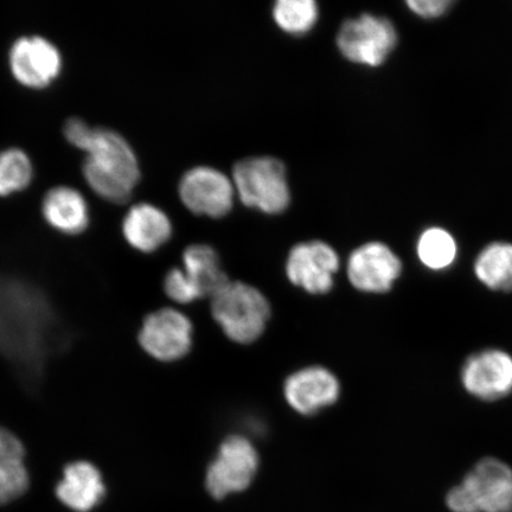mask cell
Returning <instances> with one entry per match:
<instances>
[{
	"mask_svg": "<svg viewBox=\"0 0 512 512\" xmlns=\"http://www.w3.org/2000/svg\"><path fill=\"white\" fill-rule=\"evenodd\" d=\"M82 174L102 200L124 204L140 182L142 170L133 147L120 133L106 127H93L85 146Z\"/></svg>",
	"mask_w": 512,
	"mask_h": 512,
	"instance_id": "cell-1",
	"label": "cell"
},
{
	"mask_svg": "<svg viewBox=\"0 0 512 512\" xmlns=\"http://www.w3.org/2000/svg\"><path fill=\"white\" fill-rule=\"evenodd\" d=\"M211 313L230 341L246 345L264 335L272 310L258 288L241 281H229L211 298Z\"/></svg>",
	"mask_w": 512,
	"mask_h": 512,
	"instance_id": "cell-2",
	"label": "cell"
},
{
	"mask_svg": "<svg viewBox=\"0 0 512 512\" xmlns=\"http://www.w3.org/2000/svg\"><path fill=\"white\" fill-rule=\"evenodd\" d=\"M233 183L243 206L268 215H278L290 206L283 162L273 157H252L240 160L233 169Z\"/></svg>",
	"mask_w": 512,
	"mask_h": 512,
	"instance_id": "cell-3",
	"label": "cell"
},
{
	"mask_svg": "<svg viewBox=\"0 0 512 512\" xmlns=\"http://www.w3.org/2000/svg\"><path fill=\"white\" fill-rule=\"evenodd\" d=\"M398 40V32L389 19L364 14L343 23L337 47L352 63L380 67L398 46Z\"/></svg>",
	"mask_w": 512,
	"mask_h": 512,
	"instance_id": "cell-4",
	"label": "cell"
},
{
	"mask_svg": "<svg viewBox=\"0 0 512 512\" xmlns=\"http://www.w3.org/2000/svg\"><path fill=\"white\" fill-rule=\"evenodd\" d=\"M259 464V453L251 440L242 435L227 438L208 467L206 486L210 496L221 501L246 491L258 473Z\"/></svg>",
	"mask_w": 512,
	"mask_h": 512,
	"instance_id": "cell-5",
	"label": "cell"
},
{
	"mask_svg": "<svg viewBox=\"0 0 512 512\" xmlns=\"http://www.w3.org/2000/svg\"><path fill=\"white\" fill-rule=\"evenodd\" d=\"M233 179L210 166H196L185 172L178 194L185 208L195 215L221 219L234 206Z\"/></svg>",
	"mask_w": 512,
	"mask_h": 512,
	"instance_id": "cell-6",
	"label": "cell"
},
{
	"mask_svg": "<svg viewBox=\"0 0 512 512\" xmlns=\"http://www.w3.org/2000/svg\"><path fill=\"white\" fill-rule=\"evenodd\" d=\"M12 76L22 86L47 88L59 78L63 59L59 48L46 37L22 36L12 43L9 51Z\"/></svg>",
	"mask_w": 512,
	"mask_h": 512,
	"instance_id": "cell-7",
	"label": "cell"
},
{
	"mask_svg": "<svg viewBox=\"0 0 512 512\" xmlns=\"http://www.w3.org/2000/svg\"><path fill=\"white\" fill-rule=\"evenodd\" d=\"M339 265V256L328 243L303 242L294 246L288 254L286 275L292 285L306 293L323 296L334 287Z\"/></svg>",
	"mask_w": 512,
	"mask_h": 512,
	"instance_id": "cell-8",
	"label": "cell"
},
{
	"mask_svg": "<svg viewBox=\"0 0 512 512\" xmlns=\"http://www.w3.org/2000/svg\"><path fill=\"white\" fill-rule=\"evenodd\" d=\"M401 272L399 256L382 242H368L358 247L350 254L347 265L350 284L363 293L389 292Z\"/></svg>",
	"mask_w": 512,
	"mask_h": 512,
	"instance_id": "cell-9",
	"label": "cell"
},
{
	"mask_svg": "<svg viewBox=\"0 0 512 512\" xmlns=\"http://www.w3.org/2000/svg\"><path fill=\"white\" fill-rule=\"evenodd\" d=\"M190 319L175 309H163L151 313L140 331L139 342L152 357L159 361L181 360L192 344Z\"/></svg>",
	"mask_w": 512,
	"mask_h": 512,
	"instance_id": "cell-10",
	"label": "cell"
},
{
	"mask_svg": "<svg viewBox=\"0 0 512 512\" xmlns=\"http://www.w3.org/2000/svg\"><path fill=\"white\" fill-rule=\"evenodd\" d=\"M460 379L476 399L501 400L512 392V356L499 349L479 351L467 358Z\"/></svg>",
	"mask_w": 512,
	"mask_h": 512,
	"instance_id": "cell-11",
	"label": "cell"
},
{
	"mask_svg": "<svg viewBox=\"0 0 512 512\" xmlns=\"http://www.w3.org/2000/svg\"><path fill=\"white\" fill-rule=\"evenodd\" d=\"M460 485L477 512H512V469L502 460H479Z\"/></svg>",
	"mask_w": 512,
	"mask_h": 512,
	"instance_id": "cell-12",
	"label": "cell"
},
{
	"mask_svg": "<svg viewBox=\"0 0 512 512\" xmlns=\"http://www.w3.org/2000/svg\"><path fill=\"white\" fill-rule=\"evenodd\" d=\"M287 405L300 415H313L334 405L341 396V383L329 369L319 366L300 369L284 384Z\"/></svg>",
	"mask_w": 512,
	"mask_h": 512,
	"instance_id": "cell-13",
	"label": "cell"
},
{
	"mask_svg": "<svg viewBox=\"0 0 512 512\" xmlns=\"http://www.w3.org/2000/svg\"><path fill=\"white\" fill-rule=\"evenodd\" d=\"M121 228L128 245L143 253H152L164 246L174 229L169 215L147 202L128 209Z\"/></svg>",
	"mask_w": 512,
	"mask_h": 512,
	"instance_id": "cell-14",
	"label": "cell"
},
{
	"mask_svg": "<svg viewBox=\"0 0 512 512\" xmlns=\"http://www.w3.org/2000/svg\"><path fill=\"white\" fill-rule=\"evenodd\" d=\"M43 219L51 228L66 235H78L88 228L91 213L85 196L69 185H57L42 201Z\"/></svg>",
	"mask_w": 512,
	"mask_h": 512,
	"instance_id": "cell-15",
	"label": "cell"
},
{
	"mask_svg": "<svg viewBox=\"0 0 512 512\" xmlns=\"http://www.w3.org/2000/svg\"><path fill=\"white\" fill-rule=\"evenodd\" d=\"M56 495L68 508L79 512L92 510L105 495V486L100 472L92 464L78 462L70 464L57 486Z\"/></svg>",
	"mask_w": 512,
	"mask_h": 512,
	"instance_id": "cell-16",
	"label": "cell"
},
{
	"mask_svg": "<svg viewBox=\"0 0 512 512\" xmlns=\"http://www.w3.org/2000/svg\"><path fill=\"white\" fill-rule=\"evenodd\" d=\"M183 272L200 298H213L229 283L221 268L219 254L207 245H192L183 253Z\"/></svg>",
	"mask_w": 512,
	"mask_h": 512,
	"instance_id": "cell-17",
	"label": "cell"
},
{
	"mask_svg": "<svg viewBox=\"0 0 512 512\" xmlns=\"http://www.w3.org/2000/svg\"><path fill=\"white\" fill-rule=\"evenodd\" d=\"M24 447L10 431L0 427V504L10 503L28 489Z\"/></svg>",
	"mask_w": 512,
	"mask_h": 512,
	"instance_id": "cell-18",
	"label": "cell"
},
{
	"mask_svg": "<svg viewBox=\"0 0 512 512\" xmlns=\"http://www.w3.org/2000/svg\"><path fill=\"white\" fill-rule=\"evenodd\" d=\"M477 279L491 291H512V245L494 242L486 246L475 262Z\"/></svg>",
	"mask_w": 512,
	"mask_h": 512,
	"instance_id": "cell-19",
	"label": "cell"
},
{
	"mask_svg": "<svg viewBox=\"0 0 512 512\" xmlns=\"http://www.w3.org/2000/svg\"><path fill=\"white\" fill-rule=\"evenodd\" d=\"M416 252L421 264L428 270L444 271L456 261L458 247L456 240L447 230L433 227L421 234Z\"/></svg>",
	"mask_w": 512,
	"mask_h": 512,
	"instance_id": "cell-20",
	"label": "cell"
},
{
	"mask_svg": "<svg viewBox=\"0 0 512 512\" xmlns=\"http://www.w3.org/2000/svg\"><path fill=\"white\" fill-rule=\"evenodd\" d=\"M34 178V165L27 152L19 147L0 151V197L27 189Z\"/></svg>",
	"mask_w": 512,
	"mask_h": 512,
	"instance_id": "cell-21",
	"label": "cell"
},
{
	"mask_svg": "<svg viewBox=\"0 0 512 512\" xmlns=\"http://www.w3.org/2000/svg\"><path fill=\"white\" fill-rule=\"evenodd\" d=\"M318 15V5L313 0H279L273 8L274 22L291 35H304L311 31Z\"/></svg>",
	"mask_w": 512,
	"mask_h": 512,
	"instance_id": "cell-22",
	"label": "cell"
},
{
	"mask_svg": "<svg viewBox=\"0 0 512 512\" xmlns=\"http://www.w3.org/2000/svg\"><path fill=\"white\" fill-rule=\"evenodd\" d=\"M164 290L170 299L179 304H190L201 299L187 275L179 268H174L166 274Z\"/></svg>",
	"mask_w": 512,
	"mask_h": 512,
	"instance_id": "cell-23",
	"label": "cell"
},
{
	"mask_svg": "<svg viewBox=\"0 0 512 512\" xmlns=\"http://www.w3.org/2000/svg\"><path fill=\"white\" fill-rule=\"evenodd\" d=\"M415 15L426 19L439 18L451 8V0H409L406 3Z\"/></svg>",
	"mask_w": 512,
	"mask_h": 512,
	"instance_id": "cell-24",
	"label": "cell"
}]
</instances>
